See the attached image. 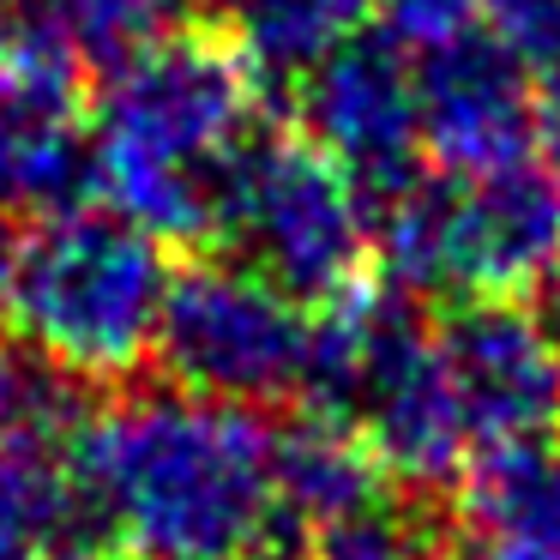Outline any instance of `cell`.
I'll return each mask as SVG.
<instances>
[{
    "mask_svg": "<svg viewBox=\"0 0 560 560\" xmlns=\"http://www.w3.org/2000/svg\"><path fill=\"white\" fill-rule=\"evenodd\" d=\"M79 458L121 560H271L295 548L278 428L247 404L182 386L127 392L91 410Z\"/></svg>",
    "mask_w": 560,
    "mask_h": 560,
    "instance_id": "obj_1",
    "label": "cell"
},
{
    "mask_svg": "<svg viewBox=\"0 0 560 560\" xmlns=\"http://www.w3.org/2000/svg\"><path fill=\"white\" fill-rule=\"evenodd\" d=\"M259 133V79L230 37L158 31L109 67L91 109V187L158 242L211 235L218 187Z\"/></svg>",
    "mask_w": 560,
    "mask_h": 560,
    "instance_id": "obj_2",
    "label": "cell"
},
{
    "mask_svg": "<svg viewBox=\"0 0 560 560\" xmlns=\"http://www.w3.org/2000/svg\"><path fill=\"white\" fill-rule=\"evenodd\" d=\"M170 290V242L139 230L115 206L79 199L19 235L7 319L19 331V350L85 386H115L158 355Z\"/></svg>",
    "mask_w": 560,
    "mask_h": 560,
    "instance_id": "obj_3",
    "label": "cell"
},
{
    "mask_svg": "<svg viewBox=\"0 0 560 560\" xmlns=\"http://www.w3.org/2000/svg\"><path fill=\"white\" fill-rule=\"evenodd\" d=\"M302 392L314 416L350 428L398 488H458L476 458L446 386L434 319L422 314V295L398 283H362L319 307Z\"/></svg>",
    "mask_w": 560,
    "mask_h": 560,
    "instance_id": "obj_4",
    "label": "cell"
},
{
    "mask_svg": "<svg viewBox=\"0 0 560 560\" xmlns=\"http://www.w3.org/2000/svg\"><path fill=\"white\" fill-rule=\"evenodd\" d=\"M374 259L422 302L536 290L560 259V170L542 158L488 175L416 170L374 199Z\"/></svg>",
    "mask_w": 560,
    "mask_h": 560,
    "instance_id": "obj_5",
    "label": "cell"
},
{
    "mask_svg": "<svg viewBox=\"0 0 560 560\" xmlns=\"http://www.w3.org/2000/svg\"><path fill=\"white\" fill-rule=\"evenodd\" d=\"M211 235L235 266L259 271L302 307H331L368 283L374 199L307 133L259 127L223 170Z\"/></svg>",
    "mask_w": 560,
    "mask_h": 560,
    "instance_id": "obj_6",
    "label": "cell"
},
{
    "mask_svg": "<svg viewBox=\"0 0 560 560\" xmlns=\"http://www.w3.org/2000/svg\"><path fill=\"white\" fill-rule=\"evenodd\" d=\"M85 380L49 368L31 350L0 355V560H103L97 494H91Z\"/></svg>",
    "mask_w": 560,
    "mask_h": 560,
    "instance_id": "obj_7",
    "label": "cell"
},
{
    "mask_svg": "<svg viewBox=\"0 0 560 560\" xmlns=\"http://www.w3.org/2000/svg\"><path fill=\"white\" fill-rule=\"evenodd\" d=\"M307 355H314L307 307L259 271L235 259L175 271L158 331V362L170 386L266 410L307 386Z\"/></svg>",
    "mask_w": 560,
    "mask_h": 560,
    "instance_id": "obj_8",
    "label": "cell"
},
{
    "mask_svg": "<svg viewBox=\"0 0 560 560\" xmlns=\"http://www.w3.org/2000/svg\"><path fill=\"white\" fill-rule=\"evenodd\" d=\"M416 115H422V158L452 175L506 170L542 145L536 73L488 19L416 49Z\"/></svg>",
    "mask_w": 560,
    "mask_h": 560,
    "instance_id": "obj_9",
    "label": "cell"
},
{
    "mask_svg": "<svg viewBox=\"0 0 560 560\" xmlns=\"http://www.w3.org/2000/svg\"><path fill=\"white\" fill-rule=\"evenodd\" d=\"M302 133L338 163L343 175L380 199L386 187L422 170V115H416V49L392 31L368 25L331 61L295 85Z\"/></svg>",
    "mask_w": 560,
    "mask_h": 560,
    "instance_id": "obj_10",
    "label": "cell"
},
{
    "mask_svg": "<svg viewBox=\"0 0 560 560\" xmlns=\"http://www.w3.org/2000/svg\"><path fill=\"white\" fill-rule=\"evenodd\" d=\"M91 194V109L79 97V67L0 7V206L49 218Z\"/></svg>",
    "mask_w": 560,
    "mask_h": 560,
    "instance_id": "obj_11",
    "label": "cell"
},
{
    "mask_svg": "<svg viewBox=\"0 0 560 560\" xmlns=\"http://www.w3.org/2000/svg\"><path fill=\"white\" fill-rule=\"evenodd\" d=\"M434 338H440V362H446L452 404H458L476 452L555 440L560 362L530 307H518L512 295L458 302L446 319H434Z\"/></svg>",
    "mask_w": 560,
    "mask_h": 560,
    "instance_id": "obj_12",
    "label": "cell"
},
{
    "mask_svg": "<svg viewBox=\"0 0 560 560\" xmlns=\"http://www.w3.org/2000/svg\"><path fill=\"white\" fill-rule=\"evenodd\" d=\"M278 494L290 536L307 548L314 536L386 506V470L343 422L307 410L302 422L278 428Z\"/></svg>",
    "mask_w": 560,
    "mask_h": 560,
    "instance_id": "obj_13",
    "label": "cell"
},
{
    "mask_svg": "<svg viewBox=\"0 0 560 560\" xmlns=\"http://www.w3.org/2000/svg\"><path fill=\"white\" fill-rule=\"evenodd\" d=\"M374 0H230V43L254 79L302 85L319 61L374 25Z\"/></svg>",
    "mask_w": 560,
    "mask_h": 560,
    "instance_id": "obj_14",
    "label": "cell"
},
{
    "mask_svg": "<svg viewBox=\"0 0 560 560\" xmlns=\"http://www.w3.org/2000/svg\"><path fill=\"white\" fill-rule=\"evenodd\" d=\"M0 7L73 67H115L158 37L182 0H0Z\"/></svg>",
    "mask_w": 560,
    "mask_h": 560,
    "instance_id": "obj_15",
    "label": "cell"
},
{
    "mask_svg": "<svg viewBox=\"0 0 560 560\" xmlns=\"http://www.w3.org/2000/svg\"><path fill=\"white\" fill-rule=\"evenodd\" d=\"M307 560H434V548H428V536L416 530L404 512H392V500H386V506H374V512H362V518L338 524V530L314 536V542H307Z\"/></svg>",
    "mask_w": 560,
    "mask_h": 560,
    "instance_id": "obj_16",
    "label": "cell"
},
{
    "mask_svg": "<svg viewBox=\"0 0 560 560\" xmlns=\"http://www.w3.org/2000/svg\"><path fill=\"white\" fill-rule=\"evenodd\" d=\"M488 25L536 79L560 85V0H488Z\"/></svg>",
    "mask_w": 560,
    "mask_h": 560,
    "instance_id": "obj_17",
    "label": "cell"
},
{
    "mask_svg": "<svg viewBox=\"0 0 560 560\" xmlns=\"http://www.w3.org/2000/svg\"><path fill=\"white\" fill-rule=\"evenodd\" d=\"M380 13H386V31L404 37L410 49L422 43H440L452 31H470L488 19V0H374Z\"/></svg>",
    "mask_w": 560,
    "mask_h": 560,
    "instance_id": "obj_18",
    "label": "cell"
},
{
    "mask_svg": "<svg viewBox=\"0 0 560 560\" xmlns=\"http://www.w3.org/2000/svg\"><path fill=\"white\" fill-rule=\"evenodd\" d=\"M458 560H560V542H482V536H464Z\"/></svg>",
    "mask_w": 560,
    "mask_h": 560,
    "instance_id": "obj_19",
    "label": "cell"
},
{
    "mask_svg": "<svg viewBox=\"0 0 560 560\" xmlns=\"http://www.w3.org/2000/svg\"><path fill=\"white\" fill-rule=\"evenodd\" d=\"M536 326H542V338H548V350H555V362H560V259L542 271V283H536Z\"/></svg>",
    "mask_w": 560,
    "mask_h": 560,
    "instance_id": "obj_20",
    "label": "cell"
},
{
    "mask_svg": "<svg viewBox=\"0 0 560 560\" xmlns=\"http://www.w3.org/2000/svg\"><path fill=\"white\" fill-rule=\"evenodd\" d=\"M13 259H19V230H13V211L0 206V314H7V283H13Z\"/></svg>",
    "mask_w": 560,
    "mask_h": 560,
    "instance_id": "obj_21",
    "label": "cell"
},
{
    "mask_svg": "<svg viewBox=\"0 0 560 560\" xmlns=\"http://www.w3.org/2000/svg\"><path fill=\"white\" fill-rule=\"evenodd\" d=\"M542 145H548V163L560 170V85H548L542 97Z\"/></svg>",
    "mask_w": 560,
    "mask_h": 560,
    "instance_id": "obj_22",
    "label": "cell"
}]
</instances>
